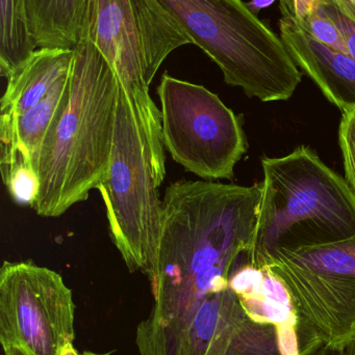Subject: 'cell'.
Listing matches in <instances>:
<instances>
[{"instance_id":"5b68a950","label":"cell","mask_w":355,"mask_h":355,"mask_svg":"<svg viewBox=\"0 0 355 355\" xmlns=\"http://www.w3.org/2000/svg\"><path fill=\"white\" fill-rule=\"evenodd\" d=\"M81 37L114 71L145 128L156 173L166 177L162 114L149 87L167 58L191 40L158 0H87Z\"/></svg>"},{"instance_id":"d4e9b609","label":"cell","mask_w":355,"mask_h":355,"mask_svg":"<svg viewBox=\"0 0 355 355\" xmlns=\"http://www.w3.org/2000/svg\"><path fill=\"white\" fill-rule=\"evenodd\" d=\"M266 1L268 2V3H271L273 0H254V1H252L251 3L248 4V6L262 8L267 6V4L265 3Z\"/></svg>"},{"instance_id":"6da1fadb","label":"cell","mask_w":355,"mask_h":355,"mask_svg":"<svg viewBox=\"0 0 355 355\" xmlns=\"http://www.w3.org/2000/svg\"><path fill=\"white\" fill-rule=\"evenodd\" d=\"M261 198L262 183L179 180L166 188L150 281L154 306L135 341L181 329L204 302L231 289V272L254 245Z\"/></svg>"},{"instance_id":"9a60e30c","label":"cell","mask_w":355,"mask_h":355,"mask_svg":"<svg viewBox=\"0 0 355 355\" xmlns=\"http://www.w3.org/2000/svg\"><path fill=\"white\" fill-rule=\"evenodd\" d=\"M29 33L26 0H0V74L8 79L37 50Z\"/></svg>"},{"instance_id":"8fae6325","label":"cell","mask_w":355,"mask_h":355,"mask_svg":"<svg viewBox=\"0 0 355 355\" xmlns=\"http://www.w3.org/2000/svg\"><path fill=\"white\" fill-rule=\"evenodd\" d=\"M229 288L249 318L276 327L283 355H299L295 311L287 288L274 273L243 263L231 272Z\"/></svg>"},{"instance_id":"4fadbf2b","label":"cell","mask_w":355,"mask_h":355,"mask_svg":"<svg viewBox=\"0 0 355 355\" xmlns=\"http://www.w3.org/2000/svg\"><path fill=\"white\" fill-rule=\"evenodd\" d=\"M74 50L38 48L31 58L6 79L0 101V121L18 118L41 101L60 79L72 70Z\"/></svg>"},{"instance_id":"9c48e42d","label":"cell","mask_w":355,"mask_h":355,"mask_svg":"<svg viewBox=\"0 0 355 355\" xmlns=\"http://www.w3.org/2000/svg\"><path fill=\"white\" fill-rule=\"evenodd\" d=\"M72 291L56 271L31 261L0 268V343L31 355H58L75 338Z\"/></svg>"},{"instance_id":"7402d4cb","label":"cell","mask_w":355,"mask_h":355,"mask_svg":"<svg viewBox=\"0 0 355 355\" xmlns=\"http://www.w3.org/2000/svg\"><path fill=\"white\" fill-rule=\"evenodd\" d=\"M345 355H355V336L342 345Z\"/></svg>"},{"instance_id":"52a82bcc","label":"cell","mask_w":355,"mask_h":355,"mask_svg":"<svg viewBox=\"0 0 355 355\" xmlns=\"http://www.w3.org/2000/svg\"><path fill=\"white\" fill-rule=\"evenodd\" d=\"M264 267L289 292L297 318L299 352L316 343L343 345L355 336V236L279 250Z\"/></svg>"},{"instance_id":"d6986e66","label":"cell","mask_w":355,"mask_h":355,"mask_svg":"<svg viewBox=\"0 0 355 355\" xmlns=\"http://www.w3.org/2000/svg\"><path fill=\"white\" fill-rule=\"evenodd\" d=\"M322 0H291V10L298 22L306 20L320 10Z\"/></svg>"},{"instance_id":"ba28073f","label":"cell","mask_w":355,"mask_h":355,"mask_svg":"<svg viewBox=\"0 0 355 355\" xmlns=\"http://www.w3.org/2000/svg\"><path fill=\"white\" fill-rule=\"evenodd\" d=\"M165 149L206 181L233 179L247 151L239 116L204 85L164 73L158 87Z\"/></svg>"},{"instance_id":"603a6c76","label":"cell","mask_w":355,"mask_h":355,"mask_svg":"<svg viewBox=\"0 0 355 355\" xmlns=\"http://www.w3.org/2000/svg\"><path fill=\"white\" fill-rule=\"evenodd\" d=\"M4 355H31L26 350L19 346H10V347L4 348Z\"/></svg>"},{"instance_id":"2e32d148","label":"cell","mask_w":355,"mask_h":355,"mask_svg":"<svg viewBox=\"0 0 355 355\" xmlns=\"http://www.w3.org/2000/svg\"><path fill=\"white\" fill-rule=\"evenodd\" d=\"M2 181L15 202L31 208L40 189L38 173L33 166L18 164L1 175Z\"/></svg>"},{"instance_id":"e0dca14e","label":"cell","mask_w":355,"mask_h":355,"mask_svg":"<svg viewBox=\"0 0 355 355\" xmlns=\"http://www.w3.org/2000/svg\"><path fill=\"white\" fill-rule=\"evenodd\" d=\"M298 24L320 43L329 46L331 49L348 53L347 44L343 33L337 24L322 10H319L316 14L302 22H298Z\"/></svg>"},{"instance_id":"ffe728a7","label":"cell","mask_w":355,"mask_h":355,"mask_svg":"<svg viewBox=\"0 0 355 355\" xmlns=\"http://www.w3.org/2000/svg\"><path fill=\"white\" fill-rule=\"evenodd\" d=\"M299 355H345L342 345L329 343H316L308 346L299 352Z\"/></svg>"},{"instance_id":"cb8c5ba5","label":"cell","mask_w":355,"mask_h":355,"mask_svg":"<svg viewBox=\"0 0 355 355\" xmlns=\"http://www.w3.org/2000/svg\"><path fill=\"white\" fill-rule=\"evenodd\" d=\"M58 355H79L77 350L75 349L73 343H68L60 349V354Z\"/></svg>"},{"instance_id":"5bb4252c","label":"cell","mask_w":355,"mask_h":355,"mask_svg":"<svg viewBox=\"0 0 355 355\" xmlns=\"http://www.w3.org/2000/svg\"><path fill=\"white\" fill-rule=\"evenodd\" d=\"M87 0H26L29 33L37 48L73 49L81 40Z\"/></svg>"},{"instance_id":"44dd1931","label":"cell","mask_w":355,"mask_h":355,"mask_svg":"<svg viewBox=\"0 0 355 355\" xmlns=\"http://www.w3.org/2000/svg\"><path fill=\"white\" fill-rule=\"evenodd\" d=\"M355 22V0H329Z\"/></svg>"},{"instance_id":"484cf974","label":"cell","mask_w":355,"mask_h":355,"mask_svg":"<svg viewBox=\"0 0 355 355\" xmlns=\"http://www.w3.org/2000/svg\"><path fill=\"white\" fill-rule=\"evenodd\" d=\"M83 355H101V354H94V352H83Z\"/></svg>"},{"instance_id":"30bf717a","label":"cell","mask_w":355,"mask_h":355,"mask_svg":"<svg viewBox=\"0 0 355 355\" xmlns=\"http://www.w3.org/2000/svg\"><path fill=\"white\" fill-rule=\"evenodd\" d=\"M279 35L290 55L342 112L355 110V58L308 35L294 18L291 0H281Z\"/></svg>"},{"instance_id":"8992f818","label":"cell","mask_w":355,"mask_h":355,"mask_svg":"<svg viewBox=\"0 0 355 355\" xmlns=\"http://www.w3.org/2000/svg\"><path fill=\"white\" fill-rule=\"evenodd\" d=\"M145 129L135 105L119 87L118 107L108 174L98 186L110 237L131 272L149 282L156 272L162 232V185Z\"/></svg>"},{"instance_id":"7c38bea8","label":"cell","mask_w":355,"mask_h":355,"mask_svg":"<svg viewBox=\"0 0 355 355\" xmlns=\"http://www.w3.org/2000/svg\"><path fill=\"white\" fill-rule=\"evenodd\" d=\"M70 92L71 72L25 114L13 120L0 121L1 174L18 164H31L35 170L44 141L66 110Z\"/></svg>"},{"instance_id":"ac0fdd59","label":"cell","mask_w":355,"mask_h":355,"mask_svg":"<svg viewBox=\"0 0 355 355\" xmlns=\"http://www.w3.org/2000/svg\"><path fill=\"white\" fill-rule=\"evenodd\" d=\"M339 144L346 181L355 194V110L342 112Z\"/></svg>"},{"instance_id":"277c9868","label":"cell","mask_w":355,"mask_h":355,"mask_svg":"<svg viewBox=\"0 0 355 355\" xmlns=\"http://www.w3.org/2000/svg\"><path fill=\"white\" fill-rule=\"evenodd\" d=\"M224 81L263 102L290 99L304 73L281 35L242 0H158Z\"/></svg>"},{"instance_id":"7a4b0ae2","label":"cell","mask_w":355,"mask_h":355,"mask_svg":"<svg viewBox=\"0 0 355 355\" xmlns=\"http://www.w3.org/2000/svg\"><path fill=\"white\" fill-rule=\"evenodd\" d=\"M68 105L42 146L35 164L40 189L31 209L58 217L85 202L108 174L118 107L114 71L91 42L73 48Z\"/></svg>"},{"instance_id":"3957f363","label":"cell","mask_w":355,"mask_h":355,"mask_svg":"<svg viewBox=\"0 0 355 355\" xmlns=\"http://www.w3.org/2000/svg\"><path fill=\"white\" fill-rule=\"evenodd\" d=\"M262 198L249 262L264 267L281 250L355 236V194L310 147L262 159Z\"/></svg>"}]
</instances>
